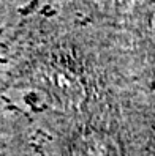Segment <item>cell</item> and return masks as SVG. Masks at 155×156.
<instances>
[{
	"label": "cell",
	"instance_id": "obj_3",
	"mask_svg": "<svg viewBox=\"0 0 155 156\" xmlns=\"http://www.w3.org/2000/svg\"><path fill=\"white\" fill-rule=\"evenodd\" d=\"M54 3L59 6L57 14L68 19L155 38L147 27L155 13V0H56Z\"/></svg>",
	"mask_w": 155,
	"mask_h": 156
},
{
	"label": "cell",
	"instance_id": "obj_1",
	"mask_svg": "<svg viewBox=\"0 0 155 156\" xmlns=\"http://www.w3.org/2000/svg\"><path fill=\"white\" fill-rule=\"evenodd\" d=\"M63 17L33 16L13 43L10 82L32 93L30 120L155 91V38Z\"/></svg>",
	"mask_w": 155,
	"mask_h": 156
},
{
	"label": "cell",
	"instance_id": "obj_2",
	"mask_svg": "<svg viewBox=\"0 0 155 156\" xmlns=\"http://www.w3.org/2000/svg\"><path fill=\"white\" fill-rule=\"evenodd\" d=\"M32 122L38 156H155V91Z\"/></svg>",
	"mask_w": 155,
	"mask_h": 156
}]
</instances>
